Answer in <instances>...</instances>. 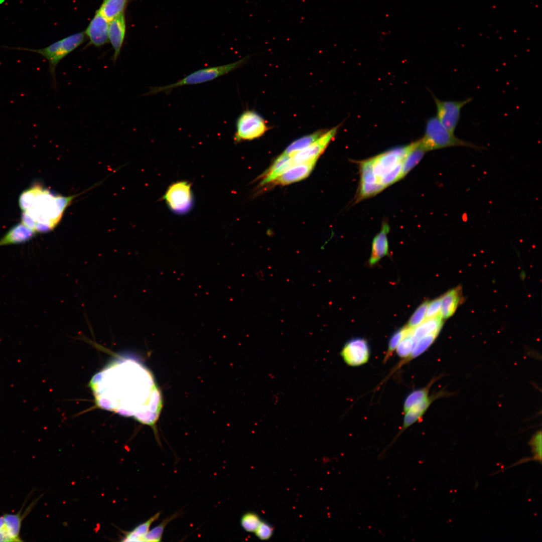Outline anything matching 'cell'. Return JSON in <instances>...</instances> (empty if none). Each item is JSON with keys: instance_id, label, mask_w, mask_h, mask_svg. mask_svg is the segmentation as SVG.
<instances>
[{"instance_id": "cell-1", "label": "cell", "mask_w": 542, "mask_h": 542, "mask_svg": "<svg viewBox=\"0 0 542 542\" xmlns=\"http://www.w3.org/2000/svg\"><path fill=\"white\" fill-rule=\"evenodd\" d=\"M89 386L99 408L132 417L156 431L160 392L151 372L136 358L116 356L92 377Z\"/></svg>"}, {"instance_id": "cell-2", "label": "cell", "mask_w": 542, "mask_h": 542, "mask_svg": "<svg viewBox=\"0 0 542 542\" xmlns=\"http://www.w3.org/2000/svg\"><path fill=\"white\" fill-rule=\"evenodd\" d=\"M410 148V144L396 147L358 162L360 181L356 202L376 195L401 179L403 161Z\"/></svg>"}, {"instance_id": "cell-3", "label": "cell", "mask_w": 542, "mask_h": 542, "mask_svg": "<svg viewBox=\"0 0 542 542\" xmlns=\"http://www.w3.org/2000/svg\"><path fill=\"white\" fill-rule=\"evenodd\" d=\"M73 198L55 195L40 185L33 186L20 196L21 222L35 233L49 231L60 221Z\"/></svg>"}, {"instance_id": "cell-4", "label": "cell", "mask_w": 542, "mask_h": 542, "mask_svg": "<svg viewBox=\"0 0 542 542\" xmlns=\"http://www.w3.org/2000/svg\"><path fill=\"white\" fill-rule=\"evenodd\" d=\"M419 140L426 152L452 147H468L478 151L485 149L457 138L441 123L436 116L427 120L425 134Z\"/></svg>"}, {"instance_id": "cell-5", "label": "cell", "mask_w": 542, "mask_h": 542, "mask_svg": "<svg viewBox=\"0 0 542 542\" xmlns=\"http://www.w3.org/2000/svg\"><path fill=\"white\" fill-rule=\"evenodd\" d=\"M86 40L85 33L82 32L66 37L42 49H34L21 47L11 48L36 53L45 58L49 63V72L52 77L53 88H56V69L58 64L66 56L82 44Z\"/></svg>"}, {"instance_id": "cell-6", "label": "cell", "mask_w": 542, "mask_h": 542, "mask_svg": "<svg viewBox=\"0 0 542 542\" xmlns=\"http://www.w3.org/2000/svg\"><path fill=\"white\" fill-rule=\"evenodd\" d=\"M246 60L247 57H245L233 63L199 69L173 84L151 87L150 90L144 95H150L161 92L169 94L173 89L179 87L199 84L212 81L239 68L244 64Z\"/></svg>"}, {"instance_id": "cell-7", "label": "cell", "mask_w": 542, "mask_h": 542, "mask_svg": "<svg viewBox=\"0 0 542 542\" xmlns=\"http://www.w3.org/2000/svg\"><path fill=\"white\" fill-rule=\"evenodd\" d=\"M233 140L237 143L263 136L269 127L264 118L252 110L243 111L237 117Z\"/></svg>"}, {"instance_id": "cell-8", "label": "cell", "mask_w": 542, "mask_h": 542, "mask_svg": "<svg viewBox=\"0 0 542 542\" xmlns=\"http://www.w3.org/2000/svg\"><path fill=\"white\" fill-rule=\"evenodd\" d=\"M191 186L187 181H178L169 185L162 199L172 212L185 214L192 209L194 199Z\"/></svg>"}, {"instance_id": "cell-9", "label": "cell", "mask_w": 542, "mask_h": 542, "mask_svg": "<svg viewBox=\"0 0 542 542\" xmlns=\"http://www.w3.org/2000/svg\"><path fill=\"white\" fill-rule=\"evenodd\" d=\"M437 109L436 117L449 131L454 133L460 118L462 108L471 102L472 97L462 100H441L432 93Z\"/></svg>"}, {"instance_id": "cell-10", "label": "cell", "mask_w": 542, "mask_h": 542, "mask_svg": "<svg viewBox=\"0 0 542 542\" xmlns=\"http://www.w3.org/2000/svg\"><path fill=\"white\" fill-rule=\"evenodd\" d=\"M33 502L24 512L23 507L16 513H5L0 516V541H23L21 537L22 522L35 505Z\"/></svg>"}, {"instance_id": "cell-11", "label": "cell", "mask_w": 542, "mask_h": 542, "mask_svg": "<svg viewBox=\"0 0 542 542\" xmlns=\"http://www.w3.org/2000/svg\"><path fill=\"white\" fill-rule=\"evenodd\" d=\"M340 354L347 365L357 367L368 362L370 349L366 339L357 337L351 339L345 343Z\"/></svg>"}, {"instance_id": "cell-12", "label": "cell", "mask_w": 542, "mask_h": 542, "mask_svg": "<svg viewBox=\"0 0 542 542\" xmlns=\"http://www.w3.org/2000/svg\"><path fill=\"white\" fill-rule=\"evenodd\" d=\"M341 124L327 129L318 139L307 148L292 156L295 164L317 161L330 143L335 137Z\"/></svg>"}, {"instance_id": "cell-13", "label": "cell", "mask_w": 542, "mask_h": 542, "mask_svg": "<svg viewBox=\"0 0 542 542\" xmlns=\"http://www.w3.org/2000/svg\"><path fill=\"white\" fill-rule=\"evenodd\" d=\"M108 26L109 21L97 10L84 31L89 40V44L100 47L109 42Z\"/></svg>"}, {"instance_id": "cell-14", "label": "cell", "mask_w": 542, "mask_h": 542, "mask_svg": "<svg viewBox=\"0 0 542 542\" xmlns=\"http://www.w3.org/2000/svg\"><path fill=\"white\" fill-rule=\"evenodd\" d=\"M126 21L124 13L109 21L108 38L114 50L112 61L116 62L125 38Z\"/></svg>"}, {"instance_id": "cell-15", "label": "cell", "mask_w": 542, "mask_h": 542, "mask_svg": "<svg viewBox=\"0 0 542 542\" xmlns=\"http://www.w3.org/2000/svg\"><path fill=\"white\" fill-rule=\"evenodd\" d=\"M317 161L295 164L272 183L285 185L298 182L307 177L313 170Z\"/></svg>"}, {"instance_id": "cell-16", "label": "cell", "mask_w": 542, "mask_h": 542, "mask_svg": "<svg viewBox=\"0 0 542 542\" xmlns=\"http://www.w3.org/2000/svg\"><path fill=\"white\" fill-rule=\"evenodd\" d=\"M390 227L386 221L382 223L381 229L374 237L371 247V253L369 259V264L373 265L376 263L383 256L388 254V243L387 234Z\"/></svg>"}, {"instance_id": "cell-17", "label": "cell", "mask_w": 542, "mask_h": 542, "mask_svg": "<svg viewBox=\"0 0 542 542\" xmlns=\"http://www.w3.org/2000/svg\"><path fill=\"white\" fill-rule=\"evenodd\" d=\"M35 234L21 222L13 226L0 239V246L25 243L31 240Z\"/></svg>"}, {"instance_id": "cell-18", "label": "cell", "mask_w": 542, "mask_h": 542, "mask_svg": "<svg viewBox=\"0 0 542 542\" xmlns=\"http://www.w3.org/2000/svg\"><path fill=\"white\" fill-rule=\"evenodd\" d=\"M294 164L292 156L283 153L276 158L264 174L260 184L263 185L272 183Z\"/></svg>"}, {"instance_id": "cell-19", "label": "cell", "mask_w": 542, "mask_h": 542, "mask_svg": "<svg viewBox=\"0 0 542 542\" xmlns=\"http://www.w3.org/2000/svg\"><path fill=\"white\" fill-rule=\"evenodd\" d=\"M443 325L441 315L426 319L422 323L413 330V336L415 341L425 336L432 334H439Z\"/></svg>"}, {"instance_id": "cell-20", "label": "cell", "mask_w": 542, "mask_h": 542, "mask_svg": "<svg viewBox=\"0 0 542 542\" xmlns=\"http://www.w3.org/2000/svg\"><path fill=\"white\" fill-rule=\"evenodd\" d=\"M461 300V289L459 287L452 289L441 297V315L447 319L453 315Z\"/></svg>"}, {"instance_id": "cell-21", "label": "cell", "mask_w": 542, "mask_h": 542, "mask_svg": "<svg viewBox=\"0 0 542 542\" xmlns=\"http://www.w3.org/2000/svg\"><path fill=\"white\" fill-rule=\"evenodd\" d=\"M426 152L421 146L419 140L410 144V149L403 161L401 179L420 162Z\"/></svg>"}, {"instance_id": "cell-22", "label": "cell", "mask_w": 542, "mask_h": 542, "mask_svg": "<svg viewBox=\"0 0 542 542\" xmlns=\"http://www.w3.org/2000/svg\"><path fill=\"white\" fill-rule=\"evenodd\" d=\"M160 512H157L149 519L136 526L130 531L126 532L122 538V541H144V538L150 530L152 523L158 520Z\"/></svg>"}, {"instance_id": "cell-23", "label": "cell", "mask_w": 542, "mask_h": 542, "mask_svg": "<svg viewBox=\"0 0 542 542\" xmlns=\"http://www.w3.org/2000/svg\"><path fill=\"white\" fill-rule=\"evenodd\" d=\"M129 0H103L98 9L109 21L124 12Z\"/></svg>"}, {"instance_id": "cell-24", "label": "cell", "mask_w": 542, "mask_h": 542, "mask_svg": "<svg viewBox=\"0 0 542 542\" xmlns=\"http://www.w3.org/2000/svg\"><path fill=\"white\" fill-rule=\"evenodd\" d=\"M327 129L318 130L310 134H308L293 142L283 152L284 154L292 156L300 151L307 148L318 139Z\"/></svg>"}, {"instance_id": "cell-25", "label": "cell", "mask_w": 542, "mask_h": 542, "mask_svg": "<svg viewBox=\"0 0 542 542\" xmlns=\"http://www.w3.org/2000/svg\"><path fill=\"white\" fill-rule=\"evenodd\" d=\"M436 380L435 378H433L426 386L413 390L406 396L403 404L404 413L413 405L429 395L430 388Z\"/></svg>"}, {"instance_id": "cell-26", "label": "cell", "mask_w": 542, "mask_h": 542, "mask_svg": "<svg viewBox=\"0 0 542 542\" xmlns=\"http://www.w3.org/2000/svg\"><path fill=\"white\" fill-rule=\"evenodd\" d=\"M413 329L405 326L395 331L391 336L387 350L383 359V362H386L392 356L393 352L395 351L398 344L402 338Z\"/></svg>"}, {"instance_id": "cell-27", "label": "cell", "mask_w": 542, "mask_h": 542, "mask_svg": "<svg viewBox=\"0 0 542 542\" xmlns=\"http://www.w3.org/2000/svg\"><path fill=\"white\" fill-rule=\"evenodd\" d=\"M180 513L177 512L166 518L160 524L149 530L144 538V541L156 542L161 540L163 532L166 525L173 519L178 516Z\"/></svg>"}, {"instance_id": "cell-28", "label": "cell", "mask_w": 542, "mask_h": 542, "mask_svg": "<svg viewBox=\"0 0 542 542\" xmlns=\"http://www.w3.org/2000/svg\"><path fill=\"white\" fill-rule=\"evenodd\" d=\"M412 329L401 340L395 349L397 356L401 359L406 358L411 353L415 344Z\"/></svg>"}, {"instance_id": "cell-29", "label": "cell", "mask_w": 542, "mask_h": 542, "mask_svg": "<svg viewBox=\"0 0 542 542\" xmlns=\"http://www.w3.org/2000/svg\"><path fill=\"white\" fill-rule=\"evenodd\" d=\"M261 521L260 517L257 513L249 511L242 515L240 524L245 531L248 532H254Z\"/></svg>"}, {"instance_id": "cell-30", "label": "cell", "mask_w": 542, "mask_h": 542, "mask_svg": "<svg viewBox=\"0 0 542 542\" xmlns=\"http://www.w3.org/2000/svg\"><path fill=\"white\" fill-rule=\"evenodd\" d=\"M429 302L428 301L424 302L416 309L406 325L409 328L414 329L425 320Z\"/></svg>"}, {"instance_id": "cell-31", "label": "cell", "mask_w": 542, "mask_h": 542, "mask_svg": "<svg viewBox=\"0 0 542 542\" xmlns=\"http://www.w3.org/2000/svg\"><path fill=\"white\" fill-rule=\"evenodd\" d=\"M529 445L531 447L532 451L534 455L532 459L541 462V432L540 430L537 431L533 435L529 442Z\"/></svg>"}, {"instance_id": "cell-32", "label": "cell", "mask_w": 542, "mask_h": 542, "mask_svg": "<svg viewBox=\"0 0 542 542\" xmlns=\"http://www.w3.org/2000/svg\"><path fill=\"white\" fill-rule=\"evenodd\" d=\"M274 530L273 526L269 523L261 521L254 533L259 539L267 540L272 536Z\"/></svg>"}, {"instance_id": "cell-33", "label": "cell", "mask_w": 542, "mask_h": 542, "mask_svg": "<svg viewBox=\"0 0 542 542\" xmlns=\"http://www.w3.org/2000/svg\"><path fill=\"white\" fill-rule=\"evenodd\" d=\"M441 297L429 302L427 309L426 319L433 318L441 315Z\"/></svg>"}]
</instances>
